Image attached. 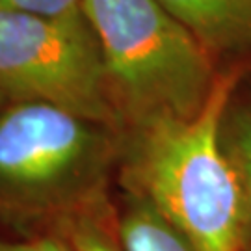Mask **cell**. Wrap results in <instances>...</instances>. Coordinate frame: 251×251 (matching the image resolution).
Segmentation results:
<instances>
[{
  "instance_id": "obj_1",
  "label": "cell",
  "mask_w": 251,
  "mask_h": 251,
  "mask_svg": "<svg viewBox=\"0 0 251 251\" xmlns=\"http://www.w3.org/2000/svg\"><path fill=\"white\" fill-rule=\"evenodd\" d=\"M246 71L224 69L196 117L121 134L126 188L151 201L198 251H246L242 192L220 144L222 117Z\"/></svg>"
},
{
  "instance_id": "obj_2",
  "label": "cell",
  "mask_w": 251,
  "mask_h": 251,
  "mask_svg": "<svg viewBox=\"0 0 251 251\" xmlns=\"http://www.w3.org/2000/svg\"><path fill=\"white\" fill-rule=\"evenodd\" d=\"M97 36L123 132L196 117L220 65L158 0H82Z\"/></svg>"
},
{
  "instance_id": "obj_3",
  "label": "cell",
  "mask_w": 251,
  "mask_h": 251,
  "mask_svg": "<svg viewBox=\"0 0 251 251\" xmlns=\"http://www.w3.org/2000/svg\"><path fill=\"white\" fill-rule=\"evenodd\" d=\"M121 132L37 100L0 110V205L50 212L86 199L100 184Z\"/></svg>"
},
{
  "instance_id": "obj_4",
  "label": "cell",
  "mask_w": 251,
  "mask_h": 251,
  "mask_svg": "<svg viewBox=\"0 0 251 251\" xmlns=\"http://www.w3.org/2000/svg\"><path fill=\"white\" fill-rule=\"evenodd\" d=\"M0 93L65 108L123 134L97 36L86 15L0 9Z\"/></svg>"
},
{
  "instance_id": "obj_5",
  "label": "cell",
  "mask_w": 251,
  "mask_h": 251,
  "mask_svg": "<svg viewBox=\"0 0 251 251\" xmlns=\"http://www.w3.org/2000/svg\"><path fill=\"white\" fill-rule=\"evenodd\" d=\"M214 62H251V0H158Z\"/></svg>"
},
{
  "instance_id": "obj_6",
  "label": "cell",
  "mask_w": 251,
  "mask_h": 251,
  "mask_svg": "<svg viewBox=\"0 0 251 251\" xmlns=\"http://www.w3.org/2000/svg\"><path fill=\"white\" fill-rule=\"evenodd\" d=\"M125 251H198L151 201L134 196L119 222Z\"/></svg>"
},
{
  "instance_id": "obj_7",
  "label": "cell",
  "mask_w": 251,
  "mask_h": 251,
  "mask_svg": "<svg viewBox=\"0 0 251 251\" xmlns=\"http://www.w3.org/2000/svg\"><path fill=\"white\" fill-rule=\"evenodd\" d=\"M220 144L240 184L246 218V250H251V99H236L225 108L220 125Z\"/></svg>"
},
{
  "instance_id": "obj_8",
  "label": "cell",
  "mask_w": 251,
  "mask_h": 251,
  "mask_svg": "<svg viewBox=\"0 0 251 251\" xmlns=\"http://www.w3.org/2000/svg\"><path fill=\"white\" fill-rule=\"evenodd\" d=\"M0 9L25 11L45 17L82 15V0H0Z\"/></svg>"
},
{
  "instance_id": "obj_9",
  "label": "cell",
  "mask_w": 251,
  "mask_h": 251,
  "mask_svg": "<svg viewBox=\"0 0 251 251\" xmlns=\"http://www.w3.org/2000/svg\"><path fill=\"white\" fill-rule=\"evenodd\" d=\"M0 251H71L56 236H43L30 242L0 244Z\"/></svg>"
},
{
  "instance_id": "obj_10",
  "label": "cell",
  "mask_w": 251,
  "mask_h": 251,
  "mask_svg": "<svg viewBox=\"0 0 251 251\" xmlns=\"http://www.w3.org/2000/svg\"><path fill=\"white\" fill-rule=\"evenodd\" d=\"M6 104H8V99H6V97H4L2 93H0V110L6 106Z\"/></svg>"
},
{
  "instance_id": "obj_11",
  "label": "cell",
  "mask_w": 251,
  "mask_h": 251,
  "mask_svg": "<svg viewBox=\"0 0 251 251\" xmlns=\"http://www.w3.org/2000/svg\"><path fill=\"white\" fill-rule=\"evenodd\" d=\"M90 251H106V250H104V248H91Z\"/></svg>"
},
{
  "instance_id": "obj_12",
  "label": "cell",
  "mask_w": 251,
  "mask_h": 251,
  "mask_svg": "<svg viewBox=\"0 0 251 251\" xmlns=\"http://www.w3.org/2000/svg\"><path fill=\"white\" fill-rule=\"evenodd\" d=\"M246 251H251V250H246Z\"/></svg>"
}]
</instances>
